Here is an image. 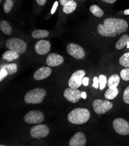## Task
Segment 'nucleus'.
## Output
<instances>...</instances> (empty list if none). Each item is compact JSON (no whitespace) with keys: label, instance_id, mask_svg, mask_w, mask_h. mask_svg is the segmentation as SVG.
Returning a JSON list of instances; mask_svg holds the SVG:
<instances>
[{"label":"nucleus","instance_id":"6ab92c4d","mask_svg":"<svg viewBox=\"0 0 129 146\" xmlns=\"http://www.w3.org/2000/svg\"><path fill=\"white\" fill-rule=\"evenodd\" d=\"M129 41V36L127 35H123L120 37V38L118 40L116 43L115 47L118 50H122L124 48Z\"/></svg>","mask_w":129,"mask_h":146},{"label":"nucleus","instance_id":"39448f33","mask_svg":"<svg viewBox=\"0 0 129 146\" xmlns=\"http://www.w3.org/2000/svg\"><path fill=\"white\" fill-rule=\"evenodd\" d=\"M92 106L97 114H103L109 111L113 107V104L106 100L96 99L93 101Z\"/></svg>","mask_w":129,"mask_h":146},{"label":"nucleus","instance_id":"2f4dec72","mask_svg":"<svg viewBox=\"0 0 129 146\" xmlns=\"http://www.w3.org/2000/svg\"><path fill=\"white\" fill-rule=\"evenodd\" d=\"M89 79L87 77H84L82 79V84L84 86H88L89 85Z\"/></svg>","mask_w":129,"mask_h":146},{"label":"nucleus","instance_id":"9d476101","mask_svg":"<svg viewBox=\"0 0 129 146\" xmlns=\"http://www.w3.org/2000/svg\"><path fill=\"white\" fill-rule=\"evenodd\" d=\"M86 74L83 70H78L71 75L68 80V86L71 88L78 89L82 84V79Z\"/></svg>","mask_w":129,"mask_h":146},{"label":"nucleus","instance_id":"c756f323","mask_svg":"<svg viewBox=\"0 0 129 146\" xmlns=\"http://www.w3.org/2000/svg\"><path fill=\"white\" fill-rule=\"evenodd\" d=\"M92 87H94V88H95L96 89H97L100 87V81H99L98 78H97L96 76L94 77Z\"/></svg>","mask_w":129,"mask_h":146},{"label":"nucleus","instance_id":"f3484780","mask_svg":"<svg viewBox=\"0 0 129 146\" xmlns=\"http://www.w3.org/2000/svg\"><path fill=\"white\" fill-rule=\"evenodd\" d=\"M120 83V77L118 75L115 74L112 75L107 82V84L109 88L115 89L117 88Z\"/></svg>","mask_w":129,"mask_h":146},{"label":"nucleus","instance_id":"4be33fe9","mask_svg":"<svg viewBox=\"0 0 129 146\" xmlns=\"http://www.w3.org/2000/svg\"><path fill=\"white\" fill-rule=\"evenodd\" d=\"M49 35L48 31L45 30H35L31 33V36L34 38L39 39L47 37Z\"/></svg>","mask_w":129,"mask_h":146},{"label":"nucleus","instance_id":"f257e3e1","mask_svg":"<svg viewBox=\"0 0 129 146\" xmlns=\"http://www.w3.org/2000/svg\"><path fill=\"white\" fill-rule=\"evenodd\" d=\"M128 29L127 22L123 19L114 18H107L103 23H100L97 27V32L104 37H115L117 35L125 33Z\"/></svg>","mask_w":129,"mask_h":146},{"label":"nucleus","instance_id":"dca6fc26","mask_svg":"<svg viewBox=\"0 0 129 146\" xmlns=\"http://www.w3.org/2000/svg\"><path fill=\"white\" fill-rule=\"evenodd\" d=\"M19 55L20 54H19L18 52L15 51L8 50L3 54V58L4 60H5L7 62H10L18 59L19 57Z\"/></svg>","mask_w":129,"mask_h":146},{"label":"nucleus","instance_id":"c85d7f7f","mask_svg":"<svg viewBox=\"0 0 129 146\" xmlns=\"http://www.w3.org/2000/svg\"><path fill=\"white\" fill-rule=\"evenodd\" d=\"M123 98L125 103L127 104H129V86L126 87L123 92Z\"/></svg>","mask_w":129,"mask_h":146},{"label":"nucleus","instance_id":"2eb2a0df","mask_svg":"<svg viewBox=\"0 0 129 146\" xmlns=\"http://www.w3.org/2000/svg\"><path fill=\"white\" fill-rule=\"evenodd\" d=\"M52 74V69L50 67L44 66L38 69L34 74V79L36 80H44L48 78Z\"/></svg>","mask_w":129,"mask_h":146},{"label":"nucleus","instance_id":"f03ea898","mask_svg":"<svg viewBox=\"0 0 129 146\" xmlns=\"http://www.w3.org/2000/svg\"><path fill=\"white\" fill-rule=\"evenodd\" d=\"M90 117V113L86 108H77L71 111L68 115V121L71 123L82 125L87 122Z\"/></svg>","mask_w":129,"mask_h":146},{"label":"nucleus","instance_id":"9b49d317","mask_svg":"<svg viewBox=\"0 0 129 146\" xmlns=\"http://www.w3.org/2000/svg\"><path fill=\"white\" fill-rule=\"evenodd\" d=\"M81 92L77 89H73L68 87L65 89L63 96L64 98L71 103H77V102L82 98Z\"/></svg>","mask_w":129,"mask_h":146},{"label":"nucleus","instance_id":"f8f14e48","mask_svg":"<svg viewBox=\"0 0 129 146\" xmlns=\"http://www.w3.org/2000/svg\"><path fill=\"white\" fill-rule=\"evenodd\" d=\"M50 42L48 40H41L36 42L34 46V49L39 55H45L50 50Z\"/></svg>","mask_w":129,"mask_h":146},{"label":"nucleus","instance_id":"5701e85b","mask_svg":"<svg viewBox=\"0 0 129 146\" xmlns=\"http://www.w3.org/2000/svg\"><path fill=\"white\" fill-rule=\"evenodd\" d=\"M89 10L94 16L97 18H101L104 15L103 11L98 5L94 4L92 5L89 8Z\"/></svg>","mask_w":129,"mask_h":146},{"label":"nucleus","instance_id":"473e14b6","mask_svg":"<svg viewBox=\"0 0 129 146\" xmlns=\"http://www.w3.org/2000/svg\"><path fill=\"white\" fill-rule=\"evenodd\" d=\"M46 1L47 0H36L37 3L40 6H42V5H45Z\"/></svg>","mask_w":129,"mask_h":146},{"label":"nucleus","instance_id":"7c9ffc66","mask_svg":"<svg viewBox=\"0 0 129 146\" xmlns=\"http://www.w3.org/2000/svg\"><path fill=\"white\" fill-rule=\"evenodd\" d=\"M8 75V73L4 69H0V81H2Z\"/></svg>","mask_w":129,"mask_h":146},{"label":"nucleus","instance_id":"0eeeda50","mask_svg":"<svg viewBox=\"0 0 129 146\" xmlns=\"http://www.w3.org/2000/svg\"><path fill=\"white\" fill-rule=\"evenodd\" d=\"M113 128L119 135L126 136L129 135V123L123 118H117L113 122Z\"/></svg>","mask_w":129,"mask_h":146},{"label":"nucleus","instance_id":"4c0bfd02","mask_svg":"<svg viewBox=\"0 0 129 146\" xmlns=\"http://www.w3.org/2000/svg\"><path fill=\"white\" fill-rule=\"evenodd\" d=\"M124 15H129V9H126L124 11Z\"/></svg>","mask_w":129,"mask_h":146},{"label":"nucleus","instance_id":"423d86ee","mask_svg":"<svg viewBox=\"0 0 129 146\" xmlns=\"http://www.w3.org/2000/svg\"><path fill=\"white\" fill-rule=\"evenodd\" d=\"M44 120V115L41 111L33 110L27 112L24 117L25 122L28 124H38Z\"/></svg>","mask_w":129,"mask_h":146},{"label":"nucleus","instance_id":"ddd939ff","mask_svg":"<svg viewBox=\"0 0 129 146\" xmlns=\"http://www.w3.org/2000/svg\"><path fill=\"white\" fill-rule=\"evenodd\" d=\"M86 138L81 132L75 133L69 141V146H84L86 144Z\"/></svg>","mask_w":129,"mask_h":146},{"label":"nucleus","instance_id":"c9c22d12","mask_svg":"<svg viewBox=\"0 0 129 146\" xmlns=\"http://www.w3.org/2000/svg\"><path fill=\"white\" fill-rule=\"evenodd\" d=\"M101 1L109 4H113L114 3H115L117 0H101Z\"/></svg>","mask_w":129,"mask_h":146},{"label":"nucleus","instance_id":"bb28decb","mask_svg":"<svg viewBox=\"0 0 129 146\" xmlns=\"http://www.w3.org/2000/svg\"><path fill=\"white\" fill-rule=\"evenodd\" d=\"M98 78L100 81V89L103 90V89H104L105 86L107 84V78L105 76L101 75H100Z\"/></svg>","mask_w":129,"mask_h":146},{"label":"nucleus","instance_id":"7ed1b4c3","mask_svg":"<svg viewBox=\"0 0 129 146\" xmlns=\"http://www.w3.org/2000/svg\"><path fill=\"white\" fill-rule=\"evenodd\" d=\"M46 91L44 89L36 88L28 91L24 96V102L27 104H40L46 96Z\"/></svg>","mask_w":129,"mask_h":146},{"label":"nucleus","instance_id":"a878e982","mask_svg":"<svg viewBox=\"0 0 129 146\" xmlns=\"http://www.w3.org/2000/svg\"><path fill=\"white\" fill-rule=\"evenodd\" d=\"M14 5V2L13 0H9V1H6L4 4L3 9L5 13H9L12 10Z\"/></svg>","mask_w":129,"mask_h":146},{"label":"nucleus","instance_id":"cd10ccee","mask_svg":"<svg viewBox=\"0 0 129 146\" xmlns=\"http://www.w3.org/2000/svg\"><path fill=\"white\" fill-rule=\"evenodd\" d=\"M120 77L125 81L129 80V68L123 69L120 72Z\"/></svg>","mask_w":129,"mask_h":146},{"label":"nucleus","instance_id":"a19ab883","mask_svg":"<svg viewBox=\"0 0 129 146\" xmlns=\"http://www.w3.org/2000/svg\"><path fill=\"white\" fill-rule=\"evenodd\" d=\"M6 1H9V0H6Z\"/></svg>","mask_w":129,"mask_h":146},{"label":"nucleus","instance_id":"1a4fd4ad","mask_svg":"<svg viewBox=\"0 0 129 146\" xmlns=\"http://www.w3.org/2000/svg\"><path fill=\"white\" fill-rule=\"evenodd\" d=\"M49 129L45 125H38L33 126L30 130V136L33 139L46 137L49 133Z\"/></svg>","mask_w":129,"mask_h":146},{"label":"nucleus","instance_id":"72a5a7b5","mask_svg":"<svg viewBox=\"0 0 129 146\" xmlns=\"http://www.w3.org/2000/svg\"><path fill=\"white\" fill-rule=\"evenodd\" d=\"M57 5H58V3H57V1L55 2V3L53 4V6L52 8V11H51V13L52 14H53L55 12H56V10L57 9Z\"/></svg>","mask_w":129,"mask_h":146},{"label":"nucleus","instance_id":"f704fd0d","mask_svg":"<svg viewBox=\"0 0 129 146\" xmlns=\"http://www.w3.org/2000/svg\"><path fill=\"white\" fill-rule=\"evenodd\" d=\"M74 1V0H60V3L62 5L64 6L67 3H69L70 1Z\"/></svg>","mask_w":129,"mask_h":146},{"label":"nucleus","instance_id":"393cba45","mask_svg":"<svg viewBox=\"0 0 129 146\" xmlns=\"http://www.w3.org/2000/svg\"><path fill=\"white\" fill-rule=\"evenodd\" d=\"M119 64L122 66L126 68H129V52L124 54L119 60Z\"/></svg>","mask_w":129,"mask_h":146},{"label":"nucleus","instance_id":"6e6552de","mask_svg":"<svg viewBox=\"0 0 129 146\" xmlns=\"http://www.w3.org/2000/svg\"><path fill=\"white\" fill-rule=\"evenodd\" d=\"M67 52L71 56L79 60L83 59L85 56V51L83 48L73 42H71L67 45Z\"/></svg>","mask_w":129,"mask_h":146},{"label":"nucleus","instance_id":"a211bd4d","mask_svg":"<svg viewBox=\"0 0 129 146\" xmlns=\"http://www.w3.org/2000/svg\"><path fill=\"white\" fill-rule=\"evenodd\" d=\"M0 69H4L8 73V75L15 74L18 71V66L16 64H4L1 65Z\"/></svg>","mask_w":129,"mask_h":146},{"label":"nucleus","instance_id":"b1692460","mask_svg":"<svg viewBox=\"0 0 129 146\" xmlns=\"http://www.w3.org/2000/svg\"><path fill=\"white\" fill-rule=\"evenodd\" d=\"M119 93V90L118 88L115 89H108L104 94L105 98L107 100H113L115 98Z\"/></svg>","mask_w":129,"mask_h":146},{"label":"nucleus","instance_id":"58836bf2","mask_svg":"<svg viewBox=\"0 0 129 146\" xmlns=\"http://www.w3.org/2000/svg\"><path fill=\"white\" fill-rule=\"evenodd\" d=\"M127 47H129V41H128V42L127 43Z\"/></svg>","mask_w":129,"mask_h":146},{"label":"nucleus","instance_id":"aec40b11","mask_svg":"<svg viewBox=\"0 0 129 146\" xmlns=\"http://www.w3.org/2000/svg\"><path fill=\"white\" fill-rule=\"evenodd\" d=\"M0 29L4 34L7 35H10L12 33V29L9 23L4 20L0 22Z\"/></svg>","mask_w":129,"mask_h":146},{"label":"nucleus","instance_id":"e433bc0d","mask_svg":"<svg viewBox=\"0 0 129 146\" xmlns=\"http://www.w3.org/2000/svg\"><path fill=\"white\" fill-rule=\"evenodd\" d=\"M81 97L83 99H86V92H83L81 93Z\"/></svg>","mask_w":129,"mask_h":146},{"label":"nucleus","instance_id":"ea45409f","mask_svg":"<svg viewBox=\"0 0 129 146\" xmlns=\"http://www.w3.org/2000/svg\"><path fill=\"white\" fill-rule=\"evenodd\" d=\"M2 1V0H0V1Z\"/></svg>","mask_w":129,"mask_h":146},{"label":"nucleus","instance_id":"4468645a","mask_svg":"<svg viewBox=\"0 0 129 146\" xmlns=\"http://www.w3.org/2000/svg\"><path fill=\"white\" fill-rule=\"evenodd\" d=\"M64 61V58L62 56L55 53L50 54L48 56L46 60V64L50 67L59 66L63 64Z\"/></svg>","mask_w":129,"mask_h":146},{"label":"nucleus","instance_id":"412c9836","mask_svg":"<svg viewBox=\"0 0 129 146\" xmlns=\"http://www.w3.org/2000/svg\"><path fill=\"white\" fill-rule=\"evenodd\" d=\"M77 3L73 1L67 3L63 6V11L66 14H69L73 12L77 8Z\"/></svg>","mask_w":129,"mask_h":146},{"label":"nucleus","instance_id":"20e7f679","mask_svg":"<svg viewBox=\"0 0 129 146\" xmlns=\"http://www.w3.org/2000/svg\"><path fill=\"white\" fill-rule=\"evenodd\" d=\"M6 46L8 50H13L19 54H22L27 50V44L18 38H10L6 41Z\"/></svg>","mask_w":129,"mask_h":146}]
</instances>
